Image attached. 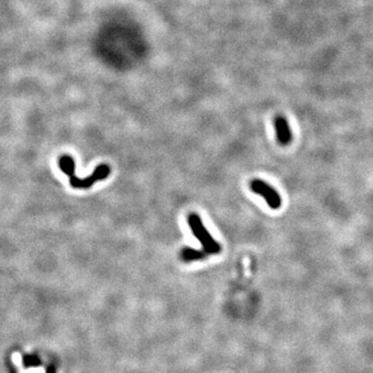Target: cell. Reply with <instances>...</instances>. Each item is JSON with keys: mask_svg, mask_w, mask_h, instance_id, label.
I'll return each mask as SVG.
<instances>
[{"mask_svg": "<svg viewBox=\"0 0 373 373\" xmlns=\"http://www.w3.org/2000/svg\"><path fill=\"white\" fill-rule=\"evenodd\" d=\"M60 170L70 177V185L74 189H88L93 187L98 180L106 179L111 172V168L107 164L99 165L94 172L85 178H79L76 176V163L73 158L69 155H62L58 161Z\"/></svg>", "mask_w": 373, "mask_h": 373, "instance_id": "obj_1", "label": "cell"}, {"mask_svg": "<svg viewBox=\"0 0 373 373\" xmlns=\"http://www.w3.org/2000/svg\"><path fill=\"white\" fill-rule=\"evenodd\" d=\"M189 227L193 232L194 236L202 245L203 250L210 254H218L221 252V245L213 239L209 230L206 228L201 218L196 213H192L188 216Z\"/></svg>", "mask_w": 373, "mask_h": 373, "instance_id": "obj_2", "label": "cell"}, {"mask_svg": "<svg viewBox=\"0 0 373 373\" xmlns=\"http://www.w3.org/2000/svg\"><path fill=\"white\" fill-rule=\"evenodd\" d=\"M250 188L255 194L264 197V199L266 200L267 206L270 209H280L282 205V199L278 192L272 186H269L267 183L264 182L262 179H253L250 183Z\"/></svg>", "mask_w": 373, "mask_h": 373, "instance_id": "obj_3", "label": "cell"}, {"mask_svg": "<svg viewBox=\"0 0 373 373\" xmlns=\"http://www.w3.org/2000/svg\"><path fill=\"white\" fill-rule=\"evenodd\" d=\"M274 124L277 133L278 142L281 145H288L292 140V133L286 118L284 116L278 115L275 118Z\"/></svg>", "mask_w": 373, "mask_h": 373, "instance_id": "obj_4", "label": "cell"}, {"mask_svg": "<svg viewBox=\"0 0 373 373\" xmlns=\"http://www.w3.org/2000/svg\"><path fill=\"white\" fill-rule=\"evenodd\" d=\"M179 256L183 262L192 263L202 261V259H205L208 256V254L205 250H197V249L194 248L185 247L184 249H182V251H180Z\"/></svg>", "mask_w": 373, "mask_h": 373, "instance_id": "obj_5", "label": "cell"}, {"mask_svg": "<svg viewBox=\"0 0 373 373\" xmlns=\"http://www.w3.org/2000/svg\"><path fill=\"white\" fill-rule=\"evenodd\" d=\"M23 364L26 367H37L41 364V361L36 356H26L23 359Z\"/></svg>", "mask_w": 373, "mask_h": 373, "instance_id": "obj_6", "label": "cell"}, {"mask_svg": "<svg viewBox=\"0 0 373 373\" xmlns=\"http://www.w3.org/2000/svg\"><path fill=\"white\" fill-rule=\"evenodd\" d=\"M47 373H55V369H54V367H50V368L48 369Z\"/></svg>", "mask_w": 373, "mask_h": 373, "instance_id": "obj_7", "label": "cell"}]
</instances>
